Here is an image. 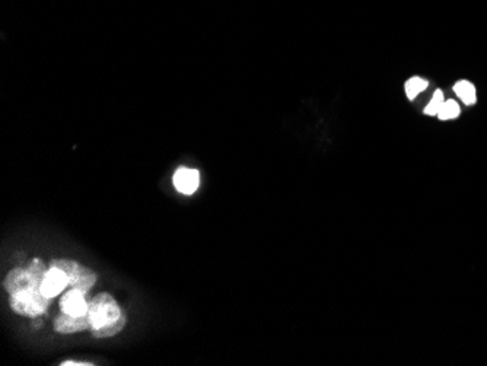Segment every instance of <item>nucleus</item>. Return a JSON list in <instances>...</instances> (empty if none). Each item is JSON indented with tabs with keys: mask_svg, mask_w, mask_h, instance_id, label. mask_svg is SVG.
<instances>
[{
	"mask_svg": "<svg viewBox=\"0 0 487 366\" xmlns=\"http://www.w3.org/2000/svg\"><path fill=\"white\" fill-rule=\"evenodd\" d=\"M200 174L197 169L191 168H178L177 173L174 174V186L182 194H193L199 188Z\"/></svg>",
	"mask_w": 487,
	"mask_h": 366,
	"instance_id": "nucleus-7",
	"label": "nucleus"
},
{
	"mask_svg": "<svg viewBox=\"0 0 487 366\" xmlns=\"http://www.w3.org/2000/svg\"><path fill=\"white\" fill-rule=\"evenodd\" d=\"M85 296L86 295L76 289H71L67 293H64L60 301L62 313L71 314V315H86L89 310V304L86 302Z\"/></svg>",
	"mask_w": 487,
	"mask_h": 366,
	"instance_id": "nucleus-6",
	"label": "nucleus"
},
{
	"mask_svg": "<svg viewBox=\"0 0 487 366\" xmlns=\"http://www.w3.org/2000/svg\"><path fill=\"white\" fill-rule=\"evenodd\" d=\"M454 90H455V94L461 98L464 104L473 106L474 102L477 101V97H475V88L467 81L457 82V85L454 86Z\"/></svg>",
	"mask_w": 487,
	"mask_h": 366,
	"instance_id": "nucleus-9",
	"label": "nucleus"
},
{
	"mask_svg": "<svg viewBox=\"0 0 487 366\" xmlns=\"http://www.w3.org/2000/svg\"><path fill=\"white\" fill-rule=\"evenodd\" d=\"M67 286H69L67 274L59 267L50 266V269L47 270V273H45V278L43 280L41 292L44 293V296H47V298L53 300L54 296L62 293L67 288Z\"/></svg>",
	"mask_w": 487,
	"mask_h": 366,
	"instance_id": "nucleus-5",
	"label": "nucleus"
},
{
	"mask_svg": "<svg viewBox=\"0 0 487 366\" xmlns=\"http://www.w3.org/2000/svg\"><path fill=\"white\" fill-rule=\"evenodd\" d=\"M50 304L51 300L44 296L40 286H32V288L10 295V308L19 315L36 318L47 311Z\"/></svg>",
	"mask_w": 487,
	"mask_h": 366,
	"instance_id": "nucleus-1",
	"label": "nucleus"
},
{
	"mask_svg": "<svg viewBox=\"0 0 487 366\" xmlns=\"http://www.w3.org/2000/svg\"><path fill=\"white\" fill-rule=\"evenodd\" d=\"M405 94H407L409 99H414L417 95L427 88V82L422 77H412L409 79L407 82H405Z\"/></svg>",
	"mask_w": 487,
	"mask_h": 366,
	"instance_id": "nucleus-10",
	"label": "nucleus"
},
{
	"mask_svg": "<svg viewBox=\"0 0 487 366\" xmlns=\"http://www.w3.org/2000/svg\"><path fill=\"white\" fill-rule=\"evenodd\" d=\"M62 366H92V362H80V361H64L60 363Z\"/></svg>",
	"mask_w": 487,
	"mask_h": 366,
	"instance_id": "nucleus-13",
	"label": "nucleus"
},
{
	"mask_svg": "<svg viewBox=\"0 0 487 366\" xmlns=\"http://www.w3.org/2000/svg\"><path fill=\"white\" fill-rule=\"evenodd\" d=\"M458 116H460V106L452 99L445 101L444 106L440 107L438 112V117L440 120H452V119H457Z\"/></svg>",
	"mask_w": 487,
	"mask_h": 366,
	"instance_id": "nucleus-11",
	"label": "nucleus"
},
{
	"mask_svg": "<svg viewBox=\"0 0 487 366\" xmlns=\"http://www.w3.org/2000/svg\"><path fill=\"white\" fill-rule=\"evenodd\" d=\"M444 102H445V101H444V94L440 93V90H436L433 98H432V101L429 102V106L426 107L425 112L429 114V116H438V112H439L440 107L444 106Z\"/></svg>",
	"mask_w": 487,
	"mask_h": 366,
	"instance_id": "nucleus-12",
	"label": "nucleus"
},
{
	"mask_svg": "<svg viewBox=\"0 0 487 366\" xmlns=\"http://www.w3.org/2000/svg\"><path fill=\"white\" fill-rule=\"evenodd\" d=\"M50 266L62 269L67 274L69 286H71L72 289L82 292L84 295H88V292L94 288V284L97 282V274L94 271L85 267L84 265H79V263L73 260H67V258L51 260Z\"/></svg>",
	"mask_w": 487,
	"mask_h": 366,
	"instance_id": "nucleus-3",
	"label": "nucleus"
},
{
	"mask_svg": "<svg viewBox=\"0 0 487 366\" xmlns=\"http://www.w3.org/2000/svg\"><path fill=\"white\" fill-rule=\"evenodd\" d=\"M54 330L62 334H73L79 331L91 330L89 315H71L62 313L54 319Z\"/></svg>",
	"mask_w": 487,
	"mask_h": 366,
	"instance_id": "nucleus-4",
	"label": "nucleus"
},
{
	"mask_svg": "<svg viewBox=\"0 0 487 366\" xmlns=\"http://www.w3.org/2000/svg\"><path fill=\"white\" fill-rule=\"evenodd\" d=\"M126 313L110 293H99L89 302V321L92 328H102L117 323Z\"/></svg>",
	"mask_w": 487,
	"mask_h": 366,
	"instance_id": "nucleus-2",
	"label": "nucleus"
},
{
	"mask_svg": "<svg viewBox=\"0 0 487 366\" xmlns=\"http://www.w3.org/2000/svg\"><path fill=\"white\" fill-rule=\"evenodd\" d=\"M127 324V315L124 314L117 323H114L111 326H106L102 328H92L91 333L97 339H107V337H114L115 334H119L120 331L126 327Z\"/></svg>",
	"mask_w": 487,
	"mask_h": 366,
	"instance_id": "nucleus-8",
	"label": "nucleus"
}]
</instances>
